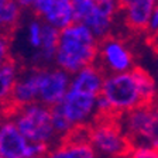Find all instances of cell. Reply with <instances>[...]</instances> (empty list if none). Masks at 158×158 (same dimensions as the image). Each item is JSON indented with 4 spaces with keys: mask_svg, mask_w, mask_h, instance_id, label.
I'll list each match as a JSON object with an SVG mask.
<instances>
[{
    "mask_svg": "<svg viewBox=\"0 0 158 158\" xmlns=\"http://www.w3.org/2000/svg\"><path fill=\"white\" fill-rule=\"evenodd\" d=\"M31 10L44 24L59 31L73 24L72 0H33Z\"/></svg>",
    "mask_w": 158,
    "mask_h": 158,
    "instance_id": "cell-10",
    "label": "cell"
},
{
    "mask_svg": "<svg viewBox=\"0 0 158 158\" xmlns=\"http://www.w3.org/2000/svg\"><path fill=\"white\" fill-rule=\"evenodd\" d=\"M117 122L128 138L131 147H148L155 131V117L152 106H138L137 109L118 116Z\"/></svg>",
    "mask_w": 158,
    "mask_h": 158,
    "instance_id": "cell-6",
    "label": "cell"
},
{
    "mask_svg": "<svg viewBox=\"0 0 158 158\" xmlns=\"http://www.w3.org/2000/svg\"><path fill=\"white\" fill-rule=\"evenodd\" d=\"M59 41V30L43 23V40L40 47V58L43 62H54Z\"/></svg>",
    "mask_w": 158,
    "mask_h": 158,
    "instance_id": "cell-18",
    "label": "cell"
},
{
    "mask_svg": "<svg viewBox=\"0 0 158 158\" xmlns=\"http://www.w3.org/2000/svg\"><path fill=\"white\" fill-rule=\"evenodd\" d=\"M71 75L56 68H40L38 72V103L54 107L62 102L69 90Z\"/></svg>",
    "mask_w": 158,
    "mask_h": 158,
    "instance_id": "cell-8",
    "label": "cell"
},
{
    "mask_svg": "<svg viewBox=\"0 0 158 158\" xmlns=\"http://www.w3.org/2000/svg\"><path fill=\"white\" fill-rule=\"evenodd\" d=\"M99 41L85 26L78 23L59 31L58 49L55 62L56 68L72 76L85 66L93 65L98 58Z\"/></svg>",
    "mask_w": 158,
    "mask_h": 158,
    "instance_id": "cell-1",
    "label": "cell"
},
{
    "mask_svg": "<svg viewBox=\"0 0 158 158\" xmlns=\"http://www.w3.org/2000/svg\"><path fill=\"white\" fill-rule=\"evenodd\" d=\"M89 143L98 158L127 157L131 144L123 133L117 117H96L88 126Z\"/></svg>",
    "mask_w": 158,
    "mask_h": 158,
    "instance_id": "cell-2",
    "label": "cell"
},
{
    "mask_svg": "<svg viewBox=\"0 0 158 158\" xmlns=\"http://www.w3.org/2000/svg\"><path fill=\"white\" fill-rule=\"evenodd\" d=\"M41 40H43V23L38 19H34L28 24V41L33 48L41 47Z\"/></svg>",
    "mask_w": 158,
    "mask_h": 158,
    "instance_id": "cell-20",
    "label": "cell"
},
{
    "mask_svg": "<svg viewBox=\"0 0 158 158\" xmlns=\"http://www.w3.org/2000/svg\"><path fill=\"white\" fill-rule=\"evenodd\" d=\"M38 72L40 68L27 69L20 72L10 99V103L13 105L14 110L38 102Z\"/></svg>",
    "mask_w": 158,
    "mask_h": 158,
    "instance_id": "cell-11",
    "label": "cell"
},
{
    "mask_svg": "<svg viewBox=\"0 0 158 158\" xmlns=\"http://www.w3.org/2000/svg\"><path fill=\"white\" fill-rule=\"evenodd\" d=\"M157 6L154 0H127L120 2V10L124 13V21L134 31L147 30L152 13Z\"/></svg>",
    "mask_w": 158,
    "mask_h": 158,
    "instance_id": "cell-12",
    "label": "cell"
},
{
    "mask_svg": "<svg viewBox=\"0 0 158 158\" xmlns=\"http://www.w3.org/2000/svg\"><path fill=\"white\" fill-rule=\"evenodd\" d=\"M59 107L73 127H86L96 118V98L69 89Z\"/></svg>",
    "mask_w": 158,
    "mask_h": 158,
    "instance_id": "cell-9",
    "label": "cell"
},
{
    "mask_svg": "<svg viewBox=\"0 0 158 158\" xmlns=\"http://www.w3.org/2000/svg\"><path fill=\"white\" fill-rule=\"evenodd\" d=\"M44 158H72V157L69 154L66 145L59 141V143H56L55 145L49 147L48 152H47V155Z\"/></svg>",
    "mask_w": 158,
    "mask_h": 158,
    "instance_id": "cell-22",
    "label": "cell"
},
{
    "mask_svg": "<svg viewBox=\"0 0 158 158\" xmlns=\"http://www.w3.org/2000/svg\"><path fill=\"white\" fill-rule=\"evenodd\" d=\"M51 123H52V128H54V131H55L58 141L65 138L75 128L69 123V120L66 118V116L64 114V112L61 110V107L58 105L51 107Z\"/></svg>",
    "mask_w": 158,
    "mask_h": 158,
    "instance_id": "cell-19",
    "label": "cell"
},
{
    "mask_svg": "<svg viewBox=\"0 0 158 158\" xmlns=\"http://www.w3.org/2000/svg\"><path fill=\"white\" fill-rule=\"evenodd\" d=\"M10 58V37L0 34V66Z\"/></svg>",
    "mask_w": 158,
    "mask_h": 158,
    "instance_id": "cell-23",
    "label": "cell"
},
{
    "mask_svg": "<svg viewBox=\"0 0 158 158\" xmlns=\"http://www.w3.org/2000/svg\"><path fill=\"white\" fill-rule=\"evenodd\" d=\"M105 76L106 75L102 72V69L99 68L96 64L85 66L79 72H76L75 75L71 76L69 89L79 93H85V95L98 98L100 95V92H102Z\"/></svg>",
    "mask_w": 158,
    "mask_h": 158,
    "instance_id": "cell-13",
    "label": "cell"
},
{
    "mask_svg": "<svg viewBox=\"0 0 158 158\" xmlns=\"http://www.w3.org/2000/svg\"><path fill=\"white\" fill-rule=\"evenodd\" d=\"M155 82L158 83V62H157V79H155Z\"/></svg>",
    "mask_w": 158,
    "mask_h": 158,
    "instance_id": "cell-25",
    "label": "cell"
},
{
    "mask_svg": "<svg viewBox=\"0 0 158 158\" xmlns=\"http://www.w3.org/2000/svg\"><path fill=\"white\" fill-rule=\"evenodd\" d=\"M127 158H158V151L151 147H133Z\"/></svg>",
    "mask_w": 158,
    "mask_h": 158,
    "instance_id": "cell-21",
    "label": "cell"
},
{
    "mask_svg": "<svg viewBox=\"0 0 158 158\" xmlns=\"http://www.w3.org/2000/svg\"><path fill=\"white\" fill-rule=\"evenodd\" d=\"M21 16V7L13 0H0V34L9 35L17 26Z\"/></svg>",
    "mask_w": 158,
    "mask_h": 158,
    "instance_id": "cell-17",
    "label": "cell"
},
{
    "mask_svg": "<svg viewBox=\"0 0 158 158\" xmlns=\"http://www.w3.org/2000/svg\"><path fill=\"white\" fill-rule=\"evenodd\" d=\"M28 141L21 135L13 122L0 124V157L26 158Z\"/></svg>",
    "mask_w": 158,
    "mask_h": 158,
    "instance_id": "cell-14",
    "label": "cell"
},
{
    "mask_svg": "<svg viewBox=\"0 0 158 158\" xmlns=\"http://www.w3.org/2000/svg\"><path fill=\"white\" fill-rule=\"evenodd\" d=\"M20 72V65L11 56L0 66V105L10 102Z\"/></svg>",
    "mask_w": 158,
    "mask_h": 158,
    "instance_id": "cell-16",
    "label": "cell"
},
{
    "mask_svg": "<svg viewBox=\"0 0 158 158\" xmlns=\"http://www.w3.org/2000/svg\"><path fill=\"white\" fill-rule=\"evenodd\" d=\"M73 23L82 24L98 41L107 38L113 19L120 11V2L113 0H72Z\"/></svg>",
    "mask_w": 158,
    "mask_h": 158,
    "instance_id": "cell-4",
    "label": "cell"
},
{
    "mask_svg": "<svg viewBox=\"0 0 158 158\" xmlns=\"http://www.w3.org/2000/svg\"><path fill=\"white\" fill-rule=\"evenodd\" d=\"M100 96L106 99L114 117L131 112L141 105V99L131 72L106 75Z\"/></svg>",
    "mask_w": 158,
    "mask_h": 158,
    "instance_id": "cell-5",
    "label": "cell"
},
{
    "mask_svg": "<svg viewBox=\"0 0 158 158\" xmlns=\"http://www.w3.org/2000/svg\"><path fill=\"white\" fill-rule=\"evenodd\" d=\"M0 158H2V157H0Z\"/></svg>",
    "mask_w": 158,
    "mask_h": 158,
    "instance_id": "cell-27",
    "label": "cell"
},
{
    "mask_svg": "<svg viewBox=\"0 0 158 158\" xmlns=\"http://www.w3.org/2000/svg\"><path fill=\"white\" fill-rule=\"evenodd\" d=\"M118 158H127V157H118Z\"/></svg>",
    "mask_w": 158,
    "mask_h": 158,
    "instance_id": "cell-26",
    "label": "cell"
},
{
    "mask_svg": "<svg viewBox=\"0 0 158 158\" xmlns=\"http://www.w3.org/2000/svg\"><path fill=\"white\" fill-rule=\"evenodd\" d=\"M154 11H155V14H157V17H158V2H157V6H155V10H154ZM157 38H158V37H157Z\"/></svg>",
    "mask_w": 158,
    "mask_h": 158,
    "instance_id": "cell-24",
    "label": "cell"
},
{
    "mask_svg": "<svg viewBox=\"0 0 158 158\" xmlns=\"http://www.w3.org/2000/svg\"><path fill=\"white\" fill-rule=\"evenodd\" d=\"M137 83V89L140 93L143 106H154L158 102V86L155 78L151 76L145 69L140 66H134L130 71Z\"/></svg>",
    "mask_w": 158,
    "mask_h": 158,
    "instance_id": "cell-15",
    "label": "cell"
},
{
    "mask_svg": "<svg viewBox=\"0 0 158 158\" xmlns=\"http://www.w3.org/2000/svg\"><path fill=\"white\" fill-rule=\"evenodd\" d=\"M13 123L28 143L49 147L59 143L51 123V109L38 102L16 109Z\"/></svg>",
    "mask_w": 158,
    "mask_h": 158,
    "instance_id": "cell-3",
    "label": "cell"
},
{
    "mask_svg": "<svg viewBox=\"0 0 158 158\" xmlns=\"http://www.w3.org/2000/svg\"><path fill=\"white\" fill-rule=\"evenodd\" d=\"M95 64L102 69L105 75L126 73L134 68L130 49L124 45V43L113 37L99 41L98 58Z\"/></svg>",
    "mask_w": 158,
    "mask_h": 158,
    "instance_id": "cell-7",
    "label": "cell"
}]
</instances>
